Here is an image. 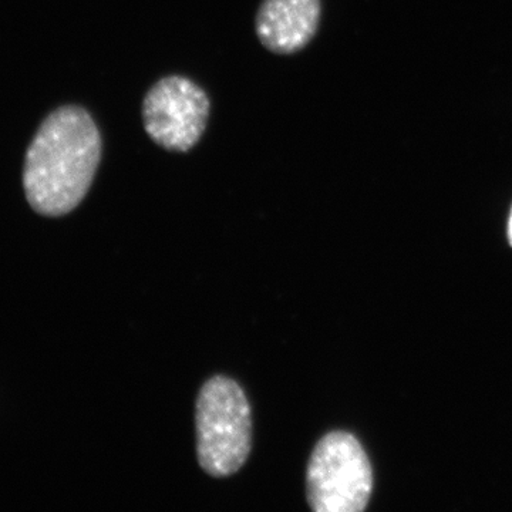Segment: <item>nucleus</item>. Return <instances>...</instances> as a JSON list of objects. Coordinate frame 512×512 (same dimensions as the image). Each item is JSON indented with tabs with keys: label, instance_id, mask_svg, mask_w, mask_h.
<instances>
[{
	"label": "nucleus",
	"instance_id": "obj_3",
	"mask_svg": "<svg viewBox=\"0 0 512 512\" xmlns=\"http://www.w3.org/2000/svg\"><path fill=\"white\" fill-rule=\"evenodd\" d=\"M306 488L313 511L365 510L372 495L373 471L359 440L346 431L326 434L313 450Z\"/></svg>",
	"mask_w": 512,
	"mask_h": 512
},
{
	"label": "nucleus",
	"instance_id": "obj_1",
	"mask_svg": "<svg viewBox=\"0 0 512 512\" xmlns=\"http://www.w3.org/2000/svg\"><path fill=\"white\" fill-rule=\"evenodd\" d=\"M100 160V131L89 111H53L26 154L23 185L30 207L46 217L72 212L92 187Z\"/></svg>",
	"mask_w": 512,
	"mask_h": 512
},
{
	"label": "nucleus",
	"instance_id": "obj_6",
	"mask_svg": "<svg viewBox=\"0 0 512 512\" xmlns=\"http://www.w3.org/2000/svg\"><path fill=\"white\" fill-rule=\"evenodd\" d=\"M508 241H510L511 247H512V208H511V214H510V220H508Z\"/></svg>",
	"mask_w": 512,
	"mask_h": 512
},
{
	"label": "nucleus",
	"instance_id": "obj_5",
	"mask_svg": "<svg viewBox=\"0 0 512 512\" xmlns=\"http://www.w3.org/2000/svg\"><path fill=\"white\" fill-rule=\"evenodd\" d=\"M320 0H264L256 15V35L278 55L308 46L318 32Z\"/></svg>",
	"mask_w": 512,
	"mask_h": 512
},
{
	"label": "nucleus",
	"instance_id": "obj_4",
	"mask_svg": "<svg viewBox=\"0 0 512 512\" xmlns=\"http://www.w3.org/2000/svg\"><path fill=\"white\" fill-rule=\"evenodd\" d=\"M210 99L183 76L158 80L144 97L143 120L148 137L168 151L194 148L207 128Z\"/></svg>",
	"mask_w": 512,
	"mask_h": 512
},
{
	"label": "nucleus",
	"instance_id": "obj_2",
	"mask_svg": "<svg viewBox=\"0 0 512 512\" xmlns=\"http://www.w3.org/2000/svg\"><path fill=\"white\" fill-rule=\"evenodd\" d=\"M197 451L202 470L228 477L244 466L251 451V407L237 382L215 376L197 402Z\"/></svg>",
	"mask_w": 512,
	"mask_h": 512
}]
</instances>
